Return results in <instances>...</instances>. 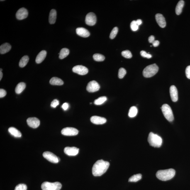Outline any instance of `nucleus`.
I'll return each mask as SVG.
<instances>
[{
  "label": "nucleus",
  "mask_w": 190,
  "mask_h": 190,
  "mask_svg": "<svg viewBox=\"0 0 190 190\" xmlns=\"http://www.w3.org/2000/svg\"><path fill=\"white\" fill-rule=\"evenodd\" d=\"M122 55L124 57L127 59H130L132 57V54L129 50L123 51L122 52Z\"/></svg>",
  "instance_id": "34"
},
{
  "label": "nucleus",
  "mask_w": 190,
  "mask_h": 190,
  "mask_svg": "<svg viewBox=\"0 0 190 190\" xmlns=\"http://www.w3.org/2000/svg\"><path fill=\"white\" fill-rule=\"evenodd\" d=\"M148 41L149 43H152L155 41V37L153 35H151L149 37Z\"/></svg>",
  "instance_id": "42"
},
{
  "label": "nucleus",
  "mask_w": 190,
  "mask_h": 190,
  "mask_svg": "<svg viewBox=\"0 0 190 190\" xmlns=\"http://www.w3.org/2000/svg\"><path fill=\"white\" fill-rule=\"evenodd\" d=\"M57 13L56 10L52 9L50 11L49 15V21L50 24H54L56 22Z\"/></svg>",
  "instance_id": "21"
},
{
  "label": "nucleus",
  "mask_w": 190,
  "mask_h": 190,
  "mask_svg": "<svg viewBox=\"0 0 190 190\" xmlns=\"http://www.w3.org/2000/svg\"><path fill=\"white\" fill-rule=\"evenodd\" d=\"M47 52L45 50H42L40 52V53L37 55L36 59V63L39 64L43 61L45 60L46 57Z\"/></svg>",
  "instance_id": "19"
},
{
  "label": "nucleus",
  "mask_w": 190,
  "mask_h": 190,
  "mask_svg": "<svg viewBox=\"0 0 190 190\" xmlns=\"http://www.w3.org/2000/svg\"><path fill=\"white\" fill-rule=\"evenodd\" d=\"M29 61V57L27 55L24 56L20 61V67L22 68L25 67L28 64Z\"/></svg>",
  "instance_id": "27"
},
{
  "label": "nucleus",
  "mask_w": 190,
  "mask_h": 190,
  "mask_svg": "<svg viewBox=\"0 0 190 190\" xmlns=\"http://www.w3.org/2000/svg\"><path fill=\"white\" fill-rule=\"evenodd\" d=\"M126 73V71L124 68H121L119 70L118 76L119 79L123 78Z\"/></svg>",
  "instance_id": "32"
},
{
  "label": "nucleus",
  "mask_w": 190,
  "mask_h": 190,
  "mask_svg": "<svg viewBox=\"0 0 190 190\" xmlns=\"http://www.w3.org/2000/svg\"><path fill=\"white\" fill-rule=\"evenodd\" d=\"M93 58L95 61L98 62L103 61L105 59L104 56L99 54H94L93 55Z\"/></svg>",
  "instance_id": "31"
},
{
  "label": "nucleus",
  "mask_w": 190,
  "mask_h": 190,
  "mask_svg": "<svg viewBox=\"0 0 190 190\" xmlns=\"http://www.w3.org/2000/svg\"><path fill=\"white\" fill-rule=\"evenodd\" d=\"M61 132L63 135L66 136H74L78 134L79 131L75 128L67 127L63 129Z\"/></svg>",
  "instance_id": "8"
},
{
  "label": "nucleus",
  "mask_w": 190,
  "mask_h": 190,
  "mask_svg": "<svg viewBox=\"0 0 190 190\" xmlns=\"http://www.w3.org/2000/svg\"><path fill=\"white\" fill-rule=\"evenodd\" d=\"M130 27L132 31H135L138 30L139 25L137 24L136 21H133L131 23Z\"/></svg>",
  "instance_id": "35"
},
{
  "label": "nucleus",
  "mask_w": 190,
  "mask_h": 190,
  "mask_svg": "<svg viewBox=\"0 0 190 190\" xmlns=\"http://www.w3.org/2000/svg\"><path fill=\"white\" fill-rule=\"evenodd\" d=\"M61 188L62 184L59 182H45L42 183L41 185L43 190H60Z\"/></svg>",
  "instance_id": "6"
},
{
  "label": "nucleus",
  "mask_w": 190,
  "mask_h": 190,
  "mask_svg": "<svg viewBox=\"0 0 190 190\" xmlns=\"http://www.w3.org/2000/svg\"><path fill=\"white\" fill-rule=\"evenodd\" d=\"M50 84L53 85H62L64 84L63 81L61 79L57 77H53L50 80Z\"/></svg>",
  "instance_id": "22"
},
{
  "label": "nucleus",
  "mask_w": 190,
  "mask_h": 190,
  "mask_svg": "<svg viewBox=\"0 0 190 190\" xmlns=\"http://www.w3.org/2000/svg\"><path fill=\"white\" fill-rule=\"evenodd\" d=\"M159 44V41L156 40L152 43V45L154 47L158 46Z\"/></svg>",
  "instance_id": "43"
},
{
  "label": "nucleus",
  "mask_w": 190,
  "mask_h": 190,
  "mask_svg": "<svg viewBox=\"0 0 190 190\" xmlns=\"http://www.w3.org/2000/svg\"><path fill=\"white\" fill-rule=\"evenodd\" d=\"M148 142L152 146L159 147L162 145V139L159 136L151 132L149 135Z\"/></svg>",
  "instance_id": "3"
},
{
  "label": "nucleus",
  "mask_w": 190,
  "mask_h": 190,
  "mask_svg": "<svg viewBox=\"0 0 190 190\" xmlns=\"http://www.w3.org/2000/svg\"><path fill=\"white\" fill-rule=\"evenodd\" d=\"M11 48V46L10 44L6 43L3 44L0 47V53L4 54L9 52Z\"/></svg>",
  "instance_id": "20"
},
{
  "label": "nucleus",
  "mask_w": 190,
  "mask_h": 190,
  "mask_svg": "<svg viewBox=\"0 0 190 190\" xmlns=\"http://www.w3.org/2000/svg\"><path fill=\"white\" fill-rule=\"evenodd\" d=\"M175 174V171L174 169H169L157 171L156 176L160 180L166 181L172 179Z\"/></svg>",
  "instance_id": "2"
},
{
  "label": "nucleus",
  "mask_w": 190,
  "mask_h": 190,
  "mask_svg": "<svg viewBox=\"0 0 190 190\" xmlns=\"http://www.w3.org/2000/svg\"><path fill=\"white\" fill-rule=\"evenodd\" d=\"M142 174H140L134 175L129 178V181L130 182H136L142 179Z\"/></svg>",
  "instance_id": "29"
},
{
  "label": "nucleus",
  "mask_w": 190,
  "mask_h": 190,
  "mask_svg": "<svg viewBox=\"0 0 190 190\" xmlns=\"http://www.w3.org/2000/svg\"><path fill=\"white\" fill-rule=\"evenodd\" d=\"M161 108L166 119L169 122H172L174 119V117L170 107L168 105L164 104L163 105Z\"/></svg>",
  "instance_id": "5"
},
{
  "label": "nucleus",
  "mask_w": 190,
  "mask_h": 190,
  "mask_svg": "<svg viewBox=\"0 0 190 190\" xmlns=\"http://www.w3.org/2000/svg\"><path fill=\"white\" fill-rule=\"evenodd\" d=\"M118 28L117 27H115L112 30L111 33H110V37L111 39H113L116 37L117 34L118 32Z\"/></svg>",
  "instance_id": "33"
},
{
  "label": "nucleus",
  "mask_w": 190,
  "mask_h": 190,
  "mask_svg": "<svg viewBox=\"0 0 190 190\" xmlns=\"http://www.w3.org/2000/svg\"><path fill=\"white\" fill-rule=\"evenodd\" d=\"M79 149L75 147H66L64 149V152L67 155L75 156L79 153Z\"/></svg>",
  "instance_id": "14"
},
{
  "label": "nucleus",
  "mask_w": 190,
  "mask_h": 190,
  "mask_svg": "<svg viewBox=\"0 0 190 190\" xmlns=\"http://www.w3.org/2000/svg\"><path fill=\"white\" fill-rule=\"evenodd\" d=\"M62 107L64 111H66V110L68 109L69 107L68 103H64V104L62 105Z\"/></svg>",
  "instance_id": "41"
},
{
  "label": "nucleus",
  "mask_w": 190,
  "mask_h": 190,
  "mask_svg": "<svg viewBox=\"0 0 190 190\" xmlns=\"http://www.w3.org/2000/svg\"><path fill=\"white\" fill-rule=\"evenodd\" d=\"M28 15L27 10L25 8H22L19 9L16 14L17 19L19 20H22L27 18Z\"/></svg>",
  "instance_id": "13"
},
{
  "label": "nucleus",
  "mask_w": 190,
  "mask_h": 190,
  "mask_svg": "<svg viewBox=\"0 0 190 190\" xmlns=\"http://www.w3.org/2000/svg\"><path fill=\"white\" fill-rule=\"evenodd\" d=\"M73 72L76 73L80 75H85L87 74L89 70L87 68L82 65H77L73 68Z\"/></svg>",
  "instance_id": "11"
},
{
  "label": "nucleus",
  "mask_w": 190,
  "mask_h": 190,
  "mask_svg": "<svg viewBox=\"0 0 190 190\" xmlns=\"http://www.w3.org/2000/svg\"><path fill=\"white\" fill-rule=\"evenodd\" d=\"M107 98L106 96H101V97H100L98 98L97 99L95 100L94 103L96 105H99L103 104L107 101Z\"/></svg>",
  "instance_id": "30"
},
{
  "label": "nucleus",
  "mask_w": 190,
  "mask_h": 190,
  "mask_svg": "<svg viewBox=\"0 0 190 190\" xmlns=\"http://www.w3.org/2000/svg\"><path fill=\"white\" fill-rule=\"evenodd\" d=\"M92 123L95 124L100 125L105 124L107 121L106 119L102 117L97 116H93L91 118Z\"/></svg>",
  "instance_id": "16"
},
{
  "label": "nucleus",
  "mask_w": 190,
  "mask_h": 190,
  "mask_svg": "<svg viewBox=\"0 0 190 190\" xmlns=\"http://www.w3.org/2000/svg\"><path fill=\"white\" fill-rule=\"evenodd\" d=\"M43 156L47 160L54 163H57L60 161V159L59 157L52 152H45L43 154Z\"/></svg>",
  "instance_id": "7"
},
{
  "label": "nucleus",
  "mask_w": 190,
  "mask_h": 190,
  "mask_svg": "<svg viewBox=\"0 0 190 190\" xmlns=\"http://www.w3.org/2000/svg\"><path fill=\"white\" fill-rule=\"evenodd\" d=\"M59 101L57 99L54 100L51 103V106L53 108H55L59 105Z\"/></svg>",
  "instance_id": "38"
},
{
  "label": "nucleus",
  "mask_w": 190,
  "mask_h": 190,
  "mask_svg": "<svg viewBox=\"0 0 190 190\" xmlns=\"http://www.w3.org/2000/svg\"><path fill=\"white\" fill-rule=\"evenodd\" d=\"M140 54L142 57H145V58L150 59L152 57V55L151 54L147 53L145 51H141L140 52Z\"/></svg>",
  "instance_id": "37"
},
{
  "label": "nucleus",
  "mask_w": 190,
  "mask_h": 190,
  "mask_svg": "<svg viewBox=\"0 0 190 190\" xmlns=\"http://www.w3.org/2000/svg\"><path fill=\"white\" fill-rule=\"evenodd\" d=\"M138 113V109L136 107L133 106L130 108L128 114L130 118L134 117Z\"/></svg>",
  "instance_id": "28"
},
{
  "label": "nucleus",
  "mask_w": 190,
  "mask_h": 190,
  "mask_svg": "<svg viewBox=\"0 0 190 190\" xmlns=\"http://www.w3.org/2000/svg\"><path fill=\"white\" fill-rule=\"evenodd\" d=\"M96 15L93 13H88L86 17L85 22L89 26H93L96 24Z\"/></svg>",
  "instance_id": "10"
},
{
  "label": "nucleus",
  "mask_w": 190,
  "mask_h": 190,
  "mask_svg": "<svg viewBox=\"0 0 190 190\" xmlns=\"http://www.w3.org/2000/svg\"><path fill=\"white\" fill-rule=\"evenodd\" d=\"M110 163L108 161L101 159L96 161L93 165L92 172L95 176H101L106 172L109 167Z\"/></svg>",
  "instance_id": "1"
},
{
  "label": "nucleus",
  "mask_w": 190,
  "mask_h": 190,
  "mask_svg": "<svg viewBox=\"0 0 190 190\" xmlns=\"http://www.w3.org/2000/svg\"><path fill=\"white\" fill-rule=\"evenodd\" d=\"M27 122L29 126L34 129L38 128L40 125V120L35 117L28 118Z\"/></svg>",
  "instance_id": "12"
},
{
  "label": "nucleus",
  "mask_w": 190,
  "mask_h": 190,
  "mask_svg": "<svg viewBox=\"0 0 190 190\" xmlns=\"http://www.w3.org/2000/svg\"><path fill=\"white\" fill-rule=\"evenodd\" d=\"M186 74L187 77L190 79V66L187 67L186 69Z\"/></svg>",
  "instance_id": "39"
},
{
  "label": "nucleus",
  "mask_w": 190,
  "mask_h": 190,
  "mask_svg": "<svg viewBox=\"0 0 190 190\" xmlns=\"http://www.w3.org/2000/svg\"><path fill=\"white\" fill-rule=\"evenodd\" d=\"M69 54V50L68 49L64 48L61 50L59 53V57L61 59H64L67 57Z\"/></svg>",
  "instance_id": "26"
},
{
  "label": "nucleus",
  "mask_w": 190,
  "mask_h": 190,
  "mask_svg": "<svg viewBox=\"0 0 190 190\" xmlns=\"http://www.w3.org/2000/svg\"><path fill=\"white\" fill-rule=\"evenodd\" d=\"M100 86L96 81L93 80L88 83L86 89L89 92H94L99 89Z\"/></svg>",
  "instance_id": "9"
},
{
  "label": "nucleus",
  "mask_w": 190,
  "mask_h": 190,
  "mask_svg": "<svg viewBox=\"0 0 190 190\" xmlns=\"http://www.w3.org/2000/svg\"><path fill=\"white\" fill-rule=\"evenodd\" d=\"M170 93L171 99L173 101L176 102L178 101V91L177 88L174 85L171 86L170 88Z\"/></svg>",
  "instance_id": "17"
},
{
  "label": "nucleus",
  "mask_w": 190,
  "mask_h": 190,
  "mask_svg": "<svg viewBox=\"0 0 190 190\" xmlns=\"http://www.w3.org/2000/svg\"><path fill=\"white\" fill-rule=\"evenodd\" d=\"M159 69V67L156 64H151L144 69L142 74L145 78L152 77L157 73Z\"/></svg>",
  "instance_id": "4"
},
{
  "label": "nucleus",
  "mask_w": 190,
  "mask_h": 190,
  "mask_svg": "<svg viewBox=\"0 0 190 190\" xmlns=\"http://www.w3.org/2000/svg\"><path fill=\"white\" fill-rule=\"evenodd\" d=\"M184 6V1L181 0L178 2L176 6L175 11L176 14L178 15L181 14L182 11L183 7Z\"/></svg>",
  "instance_id": "24"
},
{
  "label": "nucleus",
  "mask_w": 190,
  "mask_h": 190,
  "mask_svg": "<svg viewBox=\"0 0 190 190\" xmlns=\"http://www.w3.org/2000/svg\"><path fill=\"white\" fill-rule=\"evenodd\" d=\"M27 187L26 184H20L16 187L15 190H27Z\"/></svg>",
  "instance_id": "36"
},
{
  "label": "nucleus",
  "mask_w": 190,
  "mask_h": 190,
  "mask_svg": "<svg viewBox=\"0 0 190 190\" xmlns=\"http://www.w3.org/2000/svg\"><path fill=\"white\" fill-rule=\"evenodd\" d=\"M8 131L11 135L15 137H21L22 136L21 132L14 127L10 128L8 129Z\"/></svg>",
  "instance_id": "23"
},
{
  "label": "nucleus",
  "mask_w": 190,
  "mask_h": 190,
  "mask_svg": "<svg viewBox=\"0 0 190 190\" xmlns=\"http://www.w3.org/2000/svg\"><path fill=\"white\" fill-rule=\"evenodd\" d=\"M136 22L137 24H138L139 26V25L142 24V21L140 19H138L137 20Z\"/></svg>",
  "instance_id": "44"
},
{
  "label": "nucleus",
  "mask_w": 190,
  "mask_h": 190,
  "mask_svg": "<svg viewBox=\"0 0 190 190\" xmlns=\"http://www.w3.org/2000/svg\"><path fill=\"white\" fill-rule=\"evenodd\" d=\"M156 21L159 27L164 28L166 26V23L165 18L160 13H157L155 16Z\"/></svg>",
  "instance_id": "15"
},
{
  "label": "nucleus",
  "mask_w": 190,
  "mask_h": 190,
  "mask_svg": "<svg viewBox=\"0 0 190 190\" xmlns=\"http://www.w3.org/2000/svg\"><path fill=\"white\" fill-rule=\"evenodd\" d=\"M2 69H1V71H0V80H1V79L3 77V73L2 72Z\"/></svg>",
  "instance_id": "45"
},
{
  "label": "nucleus",
  "mask_w": 190,
  "mask_h": 190,
  "mask_svg": "<svg viewBox=\"0 0 190 190\" xmlns=\"http://www.w3.org/2000/svg\"><path fill=\"white\" fill-rule=\"evenodd\" d=\"M76 33L79 36L85 37H87L90 35V33L88 30L84 28H78L76 29Z\"/></svg>",
  "instance_id": "18"
},
{
  "label": "nucleus",
  "mask_w": 190,
  "mask_h": 190,
  "mask_svg": "<svg viewBox=\"0 0 190 190\" xmlns=\"http://www.w3.org/2000/svg\"><path fill=\"white\" fill-rule=\"evenodd\" d=\"M26 87V85L25 83L21 82L17 85L15 88V92L17 94H20L24 90Z\"/></svg>",
  "instance_id": "25"
},
{
  "label": "nucleus",
  "mask_w": 190,
  "mask_h": 190,
  "mask_svg": "<svg viewBox=\"0 0 190 190\" xmlns=\"http://www.w3.org/2000/svg\"><path fill=\"white\" fill-rule=\"evenodd\" d=\"M6 94V92L5 90L3 89H0V98H3L4 97Z\"/></svg>",
  "instance_id": "40"
}]
</instances>
